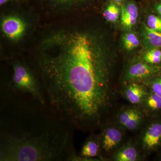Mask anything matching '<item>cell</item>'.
Segmentation results:
<instances>
[{"instance_id":"16","label":"cell","mask_w":161,"mask_h":161,"mask_svg":"<svg viewBox=\"0 0 161 161\" xmlns=\"http://www.w3.org/2000/svg\"><path fill=\"white\" fill-rule=\"evenodd\" d=\"M123 43L125 49L131 51L135 49L139 45L140 41L134 33H127L122 37Z\"/></svg>"},{"instance_id":"14","label":"cell","mask_w":161,"mask_h":161,"mask_svg":"<svg viewBox=\"0 0 161 161\" xmlns=\"http://www.w3.org/2000/svg\"><path fill=\"white\" fill-rule=\"evenodd\" d=\"M145 105L149 110L157 111L161 110V97L151 92L144 100Z\"/></svg>"},{"instance_id":"1","label":"cell","mask_w":161,"mask_h":161,"mask_svg":"<svg viewBox=\"0 0 161 161\" xmlns=\"http://www.w3.org/2000/svg\"><path fill=\"white\" fill-rule=\"evenodd\" d=\"M100 39L60 30L41 42L33 64L47 103L75 128L99 125L109 104V62Z\"/></svg>"},{"instance_id":"4","label":"cell","mask_w":161,"mask_h":161,"mask_svg":"<svg viewBox=\"0 0 161 161\" xmlns=\"http://www.w3.org/2000/svg\"><path fill=\"white\" fill-rule=\"evenodd\" d=\"M1 27L3 34L9 40L17 41L26 33L27 24L22 18L16 15H8L3 18Z\"/></svg>"},{"instance_id":"11","label":"cell","mask_w":161,"mask_h":161,"mask_svg":"<svg viewBox=\"0 0 161 161\" xmlns=\"http://www.w3.org/2000/svg\"><path fill=\"white\" fill-rule=\"evenodd\" d=\"M121 23L127 28H131L137 23L138 11L137 6L133 3H130L122 7L121 10Z\"/></svg>"},{"instance_id":"19","label":"cell","mask_w":161,"mask_h":161,"mask_svg":"<svg viewBox=\"0 0 161 161\" xmlns=\"http://www.w3.org/2000/svg\"><path fill=\"white\" fill-rule=\"evenodd\" d=\"M147 26L150 29L161 32V19L154 15H150L147 19Z\"/></svg>"},{"instance_id":"5","label":"cell","mask_w":161,"mask_h":161,"mask_svg":"<svg viewBox=\"0 0 161 161\" xmlns=\"http://www.w3.org/2000/svg\"><path fill=\"white\" fill-rule=\"evenodd\" d=\"M142 145L145 150L152 151L161 145V121L150 124L142 137Z\"/></svg>"},{"instance_id":"15","label":"cell","mask_w":161,"mask_h":161,"mask_svg":"<svg viewBox=\"0 0 161 161\" xmlns=\"http://www.w3.org/2000/svg\"><path fill=\"white\" fill-rule=\"evenodd\" d=\"M120 11V9L117 5L110 4L107 6L103 12L104 18L108 22L114 23L119 18Z\"/></svg>"},{"instance_id":"20","label":"cell","mask_w":161,"mask_h":161,"mask_svg":"<svg viewBox=\"0 0 161 161\" xmlns=\"http://www.w3.org/2000/svg\"><path fill=\"white\" fill-rule=\"evenodd\" d=\"M150 88L151 92L161 97V76L153 80Z\"/></svg>"},{"instance_id":"2","label":"cell","mask_w":161,"mask_h":161,"mask_svg":"<svg viewBox=\"0 0 161 161\" xmlns=\"http://www.w3.org/2000/svg\"><path fill=\"white\" fill-rule=\"evenodd\" d=\"M75 128L30 95L0 91V161H78Z\"/></svg>"},{"instance_id":"23","label":"cell","mask_w":161,"mask_h":161,"mask_svg":"<svg viewBox=\"0 0 161 161\" xmlns=\"http://www.w3.org/2000/svg\"><path fill=\"white\" fill-rule=\"evenodd\" d=\"M113 1H114V2H115V3H119L122 2V0H113Z\"/></svg>"},{"instance_id":"7","label":"cell","mask_w":161,"mask_h":161,"mask_svg":"<svg viewBox=\"0 0 161 161\" xmlns=\"http://www.w3.org/2000/svg\"><path fill=\"white\" fill-rule=\"evenodd\" d=\"M99 136L101 150L108 153L120 143L123 139V133L117 128L108 127L103 131Z\"/></svg>"},{"instance_id":"3","label":"cell","mask_w":161,"mask_h":161,"mask_svg":"<svg viewBox=\"0 0 161 161\" xmlns=\"http://www.w3.org/2000/svg\"><path fill=\"white\" fill-rule=\"evenodd\" d=\"M12 69L11 80L4 85L13 92L30 95L40 103L47 105L43 88L33 69L19 61L12 63Z\"/></svg>"},{"instance_id":"21","label":"cell","mask_w":161,"mask_h":161,"mask_svg":"<svg viewBox=\"0 0 161 161\" xmlns=\"http://www.w3.org/2000/svg\"><path fill=\"white\" fill-rule=\"evenodd\" d=\"M156 9L158 13L161 15V3L158 4L157 6L156 7Z\"/></svg>"},{"instance_id":"10","label":"cell","mask_w":161,"mask_h":161,"mask_svg":"<svg viewBox=\"0 0 161 161\" xmlns=\"http://www.w3.org/2000/svg\"><path fill=\"white\" fill-rule=\"evenodd\" d=\"M148 94L140 85L132 83L128 85L124 91V95L130 103L133 104L143 102Z\"/></svg>"},{"instance_id":"17","label":"cell","mask_w":161,"mask_h":161,"mask_svg":"<svg viewBox=\"0 0 161 161\" xmlns=\"http://www.w3.org/2000/svg\"><path fill=\"white\" fill-rule=\"evenodd\" d=\"M145 62L151 64H158L161 62V50L153 48L146 53L144 57Z\"/></svg>"},{"instance_id":"18","label":"cell","mask_w":161,"mask_h":161,"mask_svg":"<svg viewBox=\"0 0 161 161\" xmlns=\"http://www.w3.org/2000/svg\"><path fill=\"white\" fill-rule=\"evenodd\" d=\"M52 5L59 8H70L86 0H48Z\"/></svg>"},{"instance_id":"8","label":"cell","mask_w":161,"mask_h":161,"mask_svg":"<svg viewBox=\"0 0 161 161\" xmlns=\"http://www.w3.org/2000/svg\"><path fill=\"white\" fill-rule=\"evenodd\" d=\"M152 64L146 62H137L131 65L127 70L125 78L128 80H143L150 78L157 72Z\"/></svg>"},{"instance_id":"12","label":"cell","mask_w":161,"mask_h":161,"mask_svg":"<svg viewBox=\"0 0 161 161\" xmlns=\"http://www.w3.org/2000/svg\"><path fill=\"white\" fill-rule=\"evenodd\" d=\"M139 158L138 151L132 145L123 146L113 155V159L116 161H136L138 160Z\"/></svg>"},{"instance_id":"9","label":"cell","mask_w":161,"mask_h":161,"mask_svg":"<svg viewBox=\"0 0 161 161\" xmlns=\"http://www.w3.org/2000/svg\"><path fill=\"white\" fill-rule=\"evenodd\" d=\"M101 148L99 136H90L85 142L78 155L79 160H89L99 156Z\"/></svg>"},{"instance_id":"13","label":"cell","mask_w":161,"mask_h":161,"mask_svg":"<svg viewBox=\"0 0 161 161\" xmlns=\"http://www.w3.org/2000/svg\"><path fill=\"white\" fill-rule=\"evenodd\" d=\"M144 31L147 41L151 46L156 48L161 47V32L150 29L144 25Z\"/></svg>"},{"instance_id":"6","label":"cell","mask_w":161,"mask_h":161,"mask_svg":"<svg viewBox=\"0 0 161 161\" xmlns=\"http://www.w3.org/2000/svg\"><path fill=\"white\" fill-rule=\"evenodd\" d=\"M142 114L135 108H128L121 111L118 115V121L121 126L127 130H136L143 120Z\"/></svg>"},{"instance_id":"22","label":"cell","mask_w":161,"mask_h":161,"mask_svg":"<svg viewBox=\"0 0 161 161\" xmlns=\"http://www.w3.org/2000/svg\"><path fill=\"white\" fill-rule=\"evenodd\" d=\"M10 1L11 0H0V5L1 6H3Z\"/></svg>"}]
</instances>
